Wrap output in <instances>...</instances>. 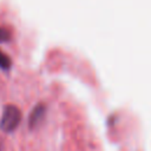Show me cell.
Listing matches in <instances>:
<instances>
[{
    "label": "cell",
    "instance_id": "4",
    "mask_svg": "<svg viewBox=\"0 0 151 151\" xmlns=\"http://www.w3.org/2000/svg\"><path fill=\"white\" fill-rule=\"evenodd\" d=\"M7 40H9V33L0 27V42H5Z\"/></svg>",
    "mask_w": 151,
    "mask_h": 151
},
{
    "label": "cell",
    "instance_id": "3",
    "mask_svg": "<svg viewBox=\"0 0 151 151\" xmlns=\"http://www.w3.org/2000/svg\"><path fill=\"white\" fill-rule=\"evenodd\" d=\"M11 59L8 58L7 54H5L1 50H0V68L1 70H8L11 67Z\"/></svg>",
    "mask_w": 151,
    "mask_h": 151
},
{
    "label": "cell",
    "instance_id": "2",
    "mask_svg": "<svg viewBox=\"0 0 151 151\" xmlns=\"http://www.w3.org/2000/svg\"><path fill=\"white\" fill-rule=\"evenodd\" d=\"M46 114V107L42 104H38L35 105V107L31 111L29 117H28V127L31 130H34L37 127L40 126V124L42 123L44 118Z\"/></svg>",
    "mask_w": 151,
    "mask_h": 151
},
{
    "label": "cell",
    "instance_id": "1",
    "mask_svg": "<svg viewBox=\"0 0 151 151\" xmlns=\"http://www.w3.org/2000/svg\"><path fill=\"white\" fill-rule=\"evenodd\" d=\"M21 122V111L15 105H7L2 111L0 119V127L5 132L14 131Z\"/></svg>",
    "mask_w": 151,
    "mask_h": 151
}]
</instances>
